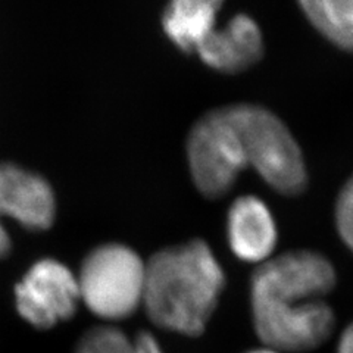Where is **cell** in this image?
<instances>
[{"label":"cell","mask_w":353,"mask_h":353,"mask_svg":"<svg viewBox=\"0 0 353 353\" xmlns=\"http://www.w3.org/2000/svg\"><path fill=\"white\" fill-rule=\"evenodd\" d=\"M336 227L340 239L353 250V175L346 181L337 197Z\"/></svg>","instance_id":"4fadbf2b"},{"label":"cell","mask_w":353,"mask_h":353,"mask_svg":"<svg viewBox=\"0 0 353 353\" xmlns=\"http://www.w3.org/2000/svg\"><path fill=\"white\" fill-rule=\"evenodd\" d=\"M75 353H136L132 340L115 327H94L83 334Z\"/></svg>","instance_id":"7c38bea8"},{"label":"cell","mask_w":353,"mask_h":353,"mask_svg":"<svg viewBox=\"0 0 353 353\" xmlns=\"http://www.w3.org/2000/svg\"><path fill=\"white\" fill-rule=\"evenodd\" d=\"M187 159L196 189L208 199L227 194L248 167L240 132L230 108H218L192 127Z\"/></svg>","instance_id":"5b68a950"},{"label":"cell","mask_w":353,"mask_h":353,"mask_svg":"<svg viewBox=\"0 0 353 353\" xmlns=\"http://www.w3.org/2000/svg\"><path fill=\"white\" fill-rule=\"evenodd\" d=\"M227 239L231 252L245 262L268 261L277 245V225L268 206L255 196H241L227 215Z\"/></svg>","instance_id":"9c48e42d"},{"label":"cell","mask_w":353,"mask_h":353,"mask_svg":"<svg viewBox=\"0 0 353 353\" xmlns=\"http://www.w3.org/2000/svg\"><path fill=\"white\" fill-rule=\"evenodd\" d=\"M224 0H170L162 15V28L174 46L194 53L216 26Z\"/></svg>","instance_id":"30bf717a"},{"label":"cell","mask_w":353,"mask_h":353,"mask_svg":"<svg viewBox=\"0 0 353 353\" xmlns=\"http://www.w3.org/2000/svg\"><path fill=\"white\" fill-rule=\"evenodd\" d=\"M54 214V194L43 176L14 163H0V259L6 258L12 248L3 218L28 230L43 231L52 227Z\"/></svg>","instance_id":"52a82bcc"},{"label":"cell","mask_w":353,"mask_h":353,"mask_svg":"<svg viewBox=\"0 0 353 353\" xmlns=\"http://www.w3.org/2000/svg\"><path fill=\"white\" fill-rule=\"evenodd\" d=\"M19 315L32 327L49 330L70 319L79 307L77 275L54 259L36 262L15 287Z\"/></svg>","instance_id":"8992f818"},{"label":"cell","mask_w":353,"mask_h":353,"mask_svg":"<svg viewBox=\"0 0 353 353\" xmlns=\"http://www.w3.org/2000/svg\"><path fill=\"white\" fill-rule=\"evenodd\" d=\"M337 353H353V323L346 327L343 334L340 337Z\"/></svg>","instance_id":"9a60e30c"},{"label":"cell","mask_w":353,"mask_h":353,"mask_svg":"<svg viewBox=\"0 0 353 353\" xmlns=\"http://www.w3.org/2000/svg\"><path fill=\"white\" fill-rule=\"evenodd\" d=\"M146 262L119 243L93 249L81 263L80 299L108 321H121L134 314L143 301Z\"/></svg>","instance_id":"277c9868"},{"label":"cell","mask_w":353,"mask_h":353,"mask_svg":"<svg viewBox=\"0 0 353 353\" xmlns=\"http://www.w3.org/2000/svg\"><path fill=\"white\" fill-rule=\"evenodd\" d=\"M194 53L209 68L224 74H237L261 61L263 37L255 19L239 14L225 27H215L209 32Z\"/></svg>","instance_id":"ba28073f"},{"label":"cell","mask_w":353,"mask_h":353,"mask_svg":"<svg viewBox=\"0 0 353 353\" xmlns=\"http://www.w3.org/2000/svg\"><path fill=\"white\" fill-rule=\"evenodd\" d=\"M225 274L203 240L162 249L146 262L143 301L158 327L201 336L218 305Z\"/></svg>","instance_id":"7a4b0ae2"},{"label":"cell","mask_w":353,"mask_h":353,"mask_svg":"<svg viewBox=\"0 0 353 353\" xmlns=\"http://www.w3.org/2000/svg\"><path fill=\"white\" fill-rule=\"evenodd\" d=\"M132 347L136 353H162L158 340L146 331H141L132 339Z\"/></svg>","instance_id":"5bb4252c"},{"label":"cell","mask_w":353,"mask_h":353,"mask_svg":"<svg viewBox=\"0 0 353 353\" xmlns=\"http://www.w3.org/2000/svg\"><path fill=\"white\" fill-rule=\"evenodd\" d=\"M334 285V267L314 250H290L259 263L250 279V305L262 343L281 353L321 346L336 325L325 301Z\"/></svg>","instance_id":"6da1fadb"},{"label":"cell","mask_w":353,"mask_h":353,"mask_svg":"<svg viewBox=\"0 0 353 353\" xmlns=\"http://www.w3.org/2000/svg\"><path fill=\"white\" fill-rule=\"evenodd\" d=\"M228 108L240 132L248 167L279 193L301 194L307 184L306 165L299 145L283 121L258 105Z\"/></svg>","instance_id":"3957f363"},{"label":"cell","mask_w":353,"mask_h":353,"mask_svg":"<svg viewBox=\"0 0 353 353\" xmlns=\"http://www.w3.org/2000/svg\"><path fill=\"white\" fill-rule=\"evenodd\" d=\"M246 353H281V352H279V350H275V349H271V347H262V349H255V350H249V352H246Z\"/></svg>","instance_id":"2e32d148"},{"label":"cell","mask_w":353,"mask_h":353,"mask_svg":"<svg viewBox=\"0 0 353 353\" xmlns=\"http://www.w3.org/2000/svg\"><path fill=\"white\" fill-rule=\"evenodd\" d=\"M316 31L334 46L353 53V0H297Z\"/></svg>","instance_id":"8fae6325"}]
</instances>
